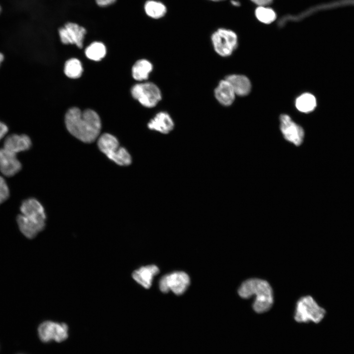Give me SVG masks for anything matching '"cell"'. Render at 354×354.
I'll return each instance as SVG.
<instances>
[{"label":"cell","mask_w":354,"mask_h":354,"mask_svg":"<svg viewBox=\"0 0 354 354\" xmlns=\"http://www.w3.org/2000/svg\"><path fill=\"white\" fill-rule=\"evenodd\" d=\"M65 124L72 136L86 143L94 142L101 129L99 116L90 109L82 112L78 108H70L65 114Z\"/></svg>","instance_id":"cell-1"},{"label":"cell","mask_w":354,"mask_h":354,"mask_svg":"<svg viewBox=\"0 0 354 354\" xmlns=\"http://www.w3.org/2000/svg\"><path fill=\"white\" fill-rule=\"evenodd\" d=\"M241 298L248 299L254 296L252 304L254 311L259 314L268 311L273 303L272 288L266 280L252 278L244 281L237 290Z\"/></svg>","instance_id":"cell-2"},{"label":"cell","mask_w":354,"mask_h":354,"mask_svg":"<svg viewBox=\"0 0 354 354\" xmlns=\"http://www.w3.org/2000/svg\"><path fill=\"white\" fill-rule=\"evenodd\" d=\"M326 314L325 310L320 306L310 295L300 297L296 302L294 314L295 320L299 323H320Z\"/></svg>","instance_id":"cell-3"},{"label":"cell","mask_w":354,"mask_h":354,"mask_svg":"<svg viewBox=\"0 0 354 354\" xmlns=\"http://www.w3.org/2000/svg\"><path fill=\"white\" fill-rule=\"evenodd\" d=\"M131 93L133 98L148 108L154 107L162 99L159 87L149 82L145 81L134 85L131 89Z\"/></svg>","instance_id":"cell-4"},{"label":"cell","mask_w":354,"mask_h":354,"mask_svg":"<svg viewBox=\"0 0 354 354\" xmlns=\"http://www.w3.org/2000/svg\"><path fill=\"white\" fill-rule=\"evenodd\" d=\"M211 41L215 52L223 57L232 55L238 44L236 34L231 30L224 28L218 29L213 32Z\"/></svg>","instance_id":"cell-5"},{"label":"cell","mask_w":354,"mask_h":354,"mask_svg":"<svg viewBox=\"0 0 354 354\" xmlns=\"http://www.w3.org/2000/svg\"><path fill=\"white\" fill-rule=\"evenodd\" d=\"M46 214H21L17 217V222L21 232L29 239L33 238L43 230L46 226Z\"/></svg>","instance_id":"cell-6"},{"label":"cell","mask_w":354,"mask_h":354,"mask_svg":"<svg viewBox=\"0 0 354 354\" xmlns=\"http://www.w3.org/2000/svg\"><path fill=\"white\" fill-rule=\"evenodd\" d=\"M190 284L188 275L183 271H175L163 276L159 287L164 293L172 291L177 295H181L186 291Z\"/></svg>","instance_id":"cell-7"},{"label":"cell","mask_w":354,"mask_h":354,"mask_svg":"<svg viewBox=\"0 0 354 354\" xmlns=\"http://www.w3.org/2000/svg\"><path fill=\"white\" fill-rule=\"evenodd\" d=\"M38 333L40 339L43 342L55 340L60 342L67 338L68 326L63 323L46 321L39 325Z\"/></svg>","instance_id":"cell-8"},{"label":"cell","mask_w":354,"mask_h":354,"mask_svg":"<svg viewBox=\"0 0 354 354\" xmlns=\"http://www.w3.org/2000/svg\"><path fill=\"white\" fill-rule=\"evenodd\" d=\"M280 129L286 140L296 146L301 145L304 137V130L301 126L294 121L289 115H280Z\"/></svg>","instance_id":"cell-9"},{"label":"cell","mask_w":354,"mask_h":354,"mask_svg":"<svg viewBox=\"0 0 354 354\" xmlns=\"http://www.w3.org/2000/svg\"><path fill=\"white\" fill-rule=\"evenodd\" d=\"M87 32L85 28L77 23L68 22L59 30L61 42L64 44H75L82 48L83 41Z\"/></svg>","instance_id":"cell-10"},{"label":"cell","mask_w":354,"mask_h":354,"mask_svg":"<svg viewBox=\"0 0 354 354\" xmlns=\"http://www.w3.org/2000/svg\"><path fill=\"white\" fill-rule=\"evenodd\" d=\"M22 164L16 154L5 148H0V171L5 176L10 177L18 173Z\"/></svg>","instance_id":"cell-11"},{"label":"cell","mask_w":354,"mask_h":354,"mask_svg":"<svg viewBox=\"0 0 354 354\" xmlns=\"http://www.w3.org/2000/svg\"><path fill=\"white\" fill-rule=\"evenodd\" d=\"M147 127L150 130L162 134H168L174 130L175 123L169 113L161 111L149 120Z\"/></svg>","instance_id":"cell-12"},{"label":"cell","mask_w":354,"mask_h":354,"mask_svg":"<svg viewBox=\"0 0 354 354\" xmlns=\"http://www.w3.org/2000/svg\"><path fill=\"white\" fill-rule=\"evenodd\" d=\"M31 146L30 138L26 134H12L5 139L3 148L17 154L29 149Z\"/></svg>","instance_id":"cell-13"},{"label":"cell","mask_w":354,"mask_h":354,"mask_svg":"<svg viewBox=\"0 0 354 354\" xmlns=\"http://www.w3.org/2000/svg\"><path fill=\"white\" fill-rule=\"evenodd\" d=\"M159 272V269L156 266L148 265L134 270L132 276L138 284L146 289H148L151 286L153 277Z\"/></svg>","instance_id":"cell-14"},{"label":"cell","mask_w":354,"mask_h":354,"mask_svg":"<svg viewBox=\"0 0 354 354\" xmlns=\"http://www.w3.org/2000/svg\"><path fill=\"white\" fill-rule=\"evenodd\" d=\"M214 94L217 101L224 106L232 105L236 95L231 85L225 79L219 82L214 89Z\"/></svg>","instance_id":"cell-15"},{"label":"cell","mask_w":354,"mask_h":354,"mask_svg":"<svg viewBox=\"0 0 354 354\" xmlns=\"http://www.w3.org/2000/svg\"><path fill=\"white\" fill-rule=\"evenodd\" d=\"M225 79L229 82L236 95L241 96H245L251 91V82L244 75H230L227 76Z\"/></svg>","instance_id":"cell-16"},{"label":"cell","mask_w":354,"mask_h":354,"mask_svg":"<svg viewBox=\"0 0 354 354\" xmlns=\"http://www.w3.org/2000/svg\"><path fill=\"white\" fill-rule=\"evenodd\" d=\"M97 146L99 150L108 158L115 153L120 147L118 139L109 133H104L99 137Z\"/></svg>","instance_id":"cell-17"},{"label":"cell","mask_w":354,"mask_h":354,"mask_svg":"<svg viewBox=\"0 0 354 354\" xmlns=\"http://www.w3.org/2000/svg\"><path fill=\"white\" fill-rule=\"evenodd\" d=\"M153 64L147 59H142L135 62L132 68V75L136 81H146L153 70Z\"/></svg>","instance_id":"cell-18"},{"label":"cell","mask_w":354,"mask_h":354,"mask_svg":"<svg viewBox=\"0 0 354 354\" xmlns=\"http://www.w3.org/2000/svg\"><path fill=\"white\" fill-rule=\"evenodd\" d=\"M317 101L315 97L308 92L304 93L297 97L295 101L296 109L304 113H308L313 111L316 107Z\"/></svg>","instance_id":"cell-19"},{"label":"cell","mask_w":354,"mask_h":354,"mask_svg":"<svg viewBox=\"0 0 354 354\" xmlns=\"http://www.w3.org/2000/svg\"><path fill=\"white\" fill-rule=\"evenodd\" d=\"M144 9L148 16L155 19L163 17L167 12V8L163 3L154 0L147 1Z\"/></svg>","instance_id":"cell-20"},{"label":"cell","mask_w":354,"mask_h":354,"mask_svg":"<svg viewBox=\"0 0 354 354\" xmlns=\"http://www.w3.org/2000/svg\"><path fill=\"white\" fill-rule=\"evenodd\" d=\"M106 48L105 45L98 41L91 43L85 50L86 57L91 60L99 61L106 55Z\"/></svg>","instance_id":"cell-21"},{"label":"cell","mask_w":354,"mask_h":354,"mask_svg":"<svg viewBox=\"0 0 354 354\" xmlns=\"http://www.w3.org/2000/svg\"><path fill=\"white\" fill-rule=\"evenodd\" d=\"M83 69L80 61L75 58L67 60L64 65V72L70 78L76 79L82 74Z\"/></svg>","instance_id":"cell-22"},{"label":"cell","mask_w":354,"mask_h":354,"mask_svg":"<svg viewBox=\"0 0 354 354\" xmlns=\"http://www.w3.org/2000/svg\"><path fill=\"white\" fill-rule=\"evenodd\" d=\"M255 16L261 22L268 24L275 21V12L267 6H258L255 10Z\"/></svg>","instance_id":"cell-23"},{"label":"cell","mask_w":354,"mask_h":354,"mask_svg":"<svg viewBox=\"0 0 354 354\" xmlns=\"http://www.w3.org/2000/svg\"><path fill=\"white\" fill-rule=\"evenodd\" d=\"M109 159L121 166H129L132 162V157L130 153L123 147H120L117 151Z\"/></svg>","instance_id":"cell-24"},{"label":"cell","mask_w":354,"mask_h":354,"mask_svg":"<svg viewBox=\"0 0 354 354\" xmlns=\"http://www.w3.org/2000/svg\"><path fill=\"white\" fill-rule=\"evenodd\" d=\"M9 196V191L4 179L0 176V205L6 201Z\"/></svg>","instance_id":"cell-25"},{"label":"cell","mask_w":354,"mask_h":354,"mask_svg":"<svg viewBox=\"0 0 354 354\" xmlns=\"http://www.w3.org/2000/svg\"><path fill=\"white\" fill-rule=\"evenodd\" d=\"M8 131V128L7 125L3 122L0 120V140L6 135Z\"/></svg>","instance_id":"cell-26"},{"label":"cell","mask_w":354,"mask_h":354,"mask_svg":"<svg viewBox=\"0 0 354 354\" xmlns=\"http://www.w3.org/2000/svg\"><path fill=\"white\" fill-rule=\"evenodd\" d=\"M117 0H95L97 5L100 7H106L114 3Z\"/></svg>","instance_id":"cell-27"},{"label":"cell","mask_w":354,"mask_h":354,"mask_svg":"<svg viewBox=\"0 0 354 354\" xmlns=\"http://www.w3.org/2000/svg\"><path fill=\"white\" fill-rule=\"evenodd\" d=\"M253 3L258 6H267L270 4L273 0H251Z\"/></svg>","instance_id":"cell-28"},{"label":"cell","mask_w":354,"mask_h":354,"mask_svg":"<svg viewBox=\"0 0 354 354\" xmlns=\"http://www.w3.org/2000/svg\"><path fill=\"white\" fill-rule=\"evenodd\" d=\"M4 59V55L1 52H0V66L1 65L2 63L3 62Z\"/></svg>","instance_id":"cell-29"},{"label":"cell","mask_w":354,"mask_h":354,"mask_svg":"<svg viewBox=\"0 0 354 354\" xmlns=\"http://www.w3.org/2000/svg\"><path fill=\"white\" fill-rule=\"evenodd\" d=\"M231 2H232V4L235 6H238V5H239V4H240L238 1H236V0H232L231 1Z\"/></svg>","instance_id":"cell-30"},{"label":"cell","mask_w":354,"mask_h":354,"mask_svg":"<svg viewBox=\"0 0 354 354\" xmlns=\"http://www.w3.org/2000/svg\"><path fill=\"white\" fill-rule=\"evenodd\" d=\"M211 0L213 1H222V0Z\"/></svg>","instance_id":"cell-31"},{"label":"cell","mask_w":354,"mask_h":354,"mask_svg":"<svg viewBox=\"0 0 354 354\" xmlns=\"http://www.w3.org/2000/svg\"><path fill=\"white\" fill-rule=\"evenodd\" d=\"M1 11V6H0V13Z\"/></svg>","instance_id":"cell-32"}]
</instances>
